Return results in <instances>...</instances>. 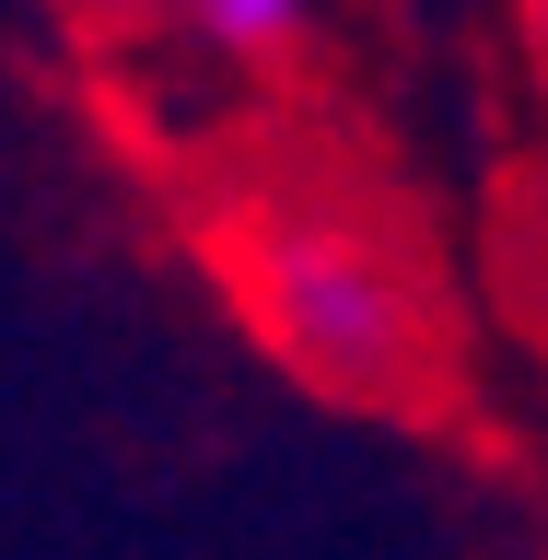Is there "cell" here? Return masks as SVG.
<instances>
[{
  "instance_id": "cell-1",
  "label": "cell",
  "mask_w": 548,
  "mask_h": 560,
  "mask_svg": "<svg viewBox=\"0 0 548 560\" xmlns=\"http://www.w3.org/2000/svg\"><path fill=\"white\" fill-rule=\"evenodd\" d=\"M245 304L315 385L374 397V385H397L420 362V304L397 280V257L339 210H280L257 234V257H245Z\"/></svg>"
},
{
  "instance_id": "cell-2",
  "label": "cell",
  "mask_w": 548,
  "mask_h": 560,
  "mask_svg": "<svg viewBox=\"0 0 548 560\" xmlns=\"http://www.w3.org/2000/svg\"><path fill=\"white\" fill-rule=\"evenodd\" d=\"M175 12H187L222 59H280V47L304 35V0H175Z\"/></svg>"
},
{
  "instance_id": "cell-3",
  "label": "cell",
  "mask_w": 548,
  "mask_h": 560,
  "mask_svg": "<svg viewBox=\"0 0 548 560\" xmlns=\"http://www.w3.org/2000/svg\"><path fill=\"white\" fill-rule=\"evenodd\" d=\"M70 12H94V24H129V12H152V0H70Z\"/></svg>"
}]
</instances>
